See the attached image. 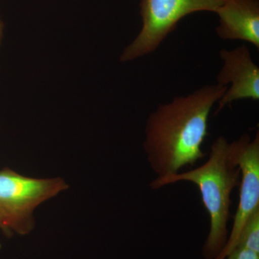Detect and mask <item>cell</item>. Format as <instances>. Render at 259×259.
Instances as JSON below:
<instances>
[{
    "mask_svg": "<svg viewBox=\"0 0 259 259\" xmlns=\"http://www.w3.org/2000/svg\"><path fill=\"white\" fill-rule=\"evenodd\" d=\"M230 153L241 171L239 203L233 228L223 249L214 259H226L236 247L248 218L259 208V133L253 139L244 134L230 144Z\"/></svg>",
    "mask_w": 259,
    "mask_h": 259,
    "instance_id": "cell-5",
    "label": "cell"
},
{
    "mask_svg": "<svg viewBox=\"0 0 259 259\" xmlns=\"http://www.w3.org/2000/svg\"><path fill=\"white\" fill-rule=\"evenodd\" d=\"M3 28H4V24L0 17V42H1L2 37H3Z\"/></svg>",
    "mask_w": 259,
    "mask_h": 259,
    "instance_id": "cell-11",
    "label": "cell"
},
{
    "mask_svg": "<svg viewBox=\"0 0 259 259\" xmlns=\"http://www.w3.org/2000/svg\"><path fill=\"white\" fill-rule=\"evenodd\" d=\"M227 88L218 83L205 85L158 105L148 116L144 146L157 178L179 173L205 156L202 146L207 137L209 114Z\"/></svg>",
    "mask_w": 259,
    "mask_h": 259,
    "instance_id": "cell-1",
    "label": "cell"
},
{
    "mask_svg": "<svg viewBox=\"0 0 259 259\" xmlns=\"http://www.w3.org/2000/svg\"><path fill=\"white\" fill-rule=\"evenodd\" d=\"M241 171L230 153V143L218 137L210 146L208 159L190 171L156 178L150 184L153 190L179 182H190L198 187L202 203L209 217V232L202 254L214 259L228 241L227 225L231 219L232 191L240 184Z\"/></svg>",
    "mask_w": 259,
    "mask_h": 259,
    "instance_id": "cell-2",
    "label": "cell"
},
{
    "mask_svg": "<svg viewBox=\"0 0 259 259\" xmlns=\"http://www.w3.org/2000/svg\"><path fill=\"white\" fill-rule=\"evenodd\" d=\"M0 228L5 230H10V221L8 216L5 214V212L0 209Z\"/></svg>",
    "mask_w": 259,
    "mask_h": 259,
    "instance_id": "cell-10",
    "label": "cell"
},
{
    "mask_svg": "<svg viewBox=\"0 0 259 259\" xmlns=\"http://www.w3.org/2000/svg\"><path fill=\"white\" fill-rule=\"evenodd\" d=\"M226 0H141L143 25L134 41L126 48L121 61L134 60L154 52L177 24L187 15L212 12Z\"/></svg>",
    "mask_w": 259,
    "mask_h": 259,
    "instance_id": "cell-3",
    "label": "cell"
},
{
    "mask_svg": "<svg viewBox=\"0 0 259 259\" xmlns=\"http://www.w3.org/2000/svg\"><path fill=\"white\" fill-rule=\"evenodd\" d=\"M215 13L220 38L243 40L259 49V0H226Z\"/></svg>",
    "mask_w": 259,
    "mask_h": 259,
    "instance_id": "cell-7",
    "label": "cell"
},
{
    "mask_svg": "<svg viewBox=\"0 0 259 259\" xmlns=\"http://www.w3.org/2000/svg\"><path fill=\"white\" fill-rule=\"evenodd\" d=\"M68 187L61 178H30L6 168L0 171V209L9 218L12 230L26 234L33 227L37 206Z\"/></svg>",
    "mask_w": 259,
    "mask_h": 259,
    "instance_id": "cell-4",
    "label": "cell"
},
{
    "mask_svg": "<svg viewBox=\"0 0 259 259\" xmlns=\"http://www.w3.org/2000/svg\"><path fill=\"white\" fill-rule=\"evenodd\" d=\"M236 247L247 248L259 253V208L247 220L238 236Z\"/></svg>",
    "mask_w": 259,
    "mask_h": 259,
    "instance_id": "cell-8",
    "label": "cell"
},
{
    "mask_svg": "<svg viewBox=\"0 0 259 259\" xmlns=\"http://www.w3.org/2000/svg\"><path fill=\"white\" fill-rule=\"evenodd\" d=\"M227 259H259V253L247 249V248L236 247L229 255L226 257Z\"/></svg>",
    "mask_w": 259,
    "mask_h": 259,
    "instance_id": "cell-9",
    "label": "cell"
},
{
    "mask_svg": "<svg viewBox=\"0 0 259 259\" xmlns=\"http://www.w3.org/2000/svg\"><path fill=\"white\" fill-rule=\"evenodd\" d=\"M220 57L223 65L217 76V83L228 88L218 102L215 114L236 100L258 101L259 67L252 59L249 49L243 45L233 50L222 49Z\"/></svg>",
    "mask_w": 259,
    "mask_h": 259,
    "instance_id": "cell-6",
    "label": "cell"
}]
</instances>
